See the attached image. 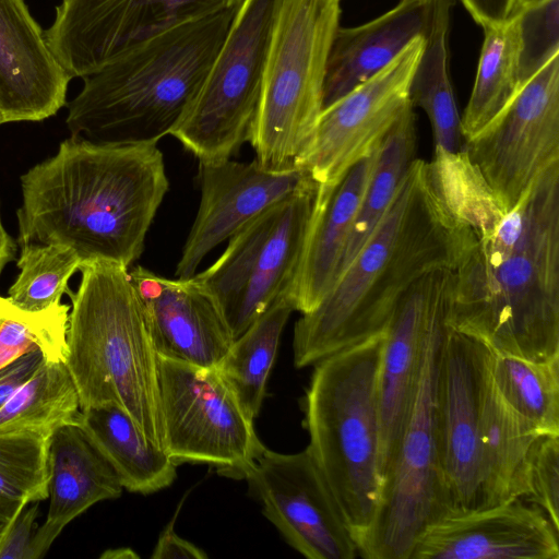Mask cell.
Returning a JSON list of instances; mask_svg holds the SVG:
<instances>
[{
  "mask_svg": "<svg viewBox=\"0 0 559 559\" xmlns=\"http://www.w3.org/2000/svg\"><path fill=\"white\" fill-rule=\"evenodd\" d=\"M69 311L61 301L27 311L0 296V368L36 349L46 360L64 361Z\"/></svg>",
  "mask_w": 559,
  "mask_h": 559,
  "instance_id": "836d02e7",
  "label": "cell"
},
{
  "mask_svg": "<svg viewBox=\"0 0 559 559\" xmlns=\"http://www.w3.org/2000/svg\"><path fill=\"white\" fill-rule=\"evenodd\" d=\"M527 498L559 530V435H539L526 460Z\"/></svg>",
  "mask_w": 559,
  "mask_h": 559,
  "instance_id": "8d00e7d4",
  "label": "cell"
},
{
  "mask_svg": "<svg viewBox=\"0 0 559 559\" xmlns=\"http://www.w3.org/2000/svg\"><path fill=\"white\" fill-rule=\"evenodd\" d=\"M433 0H399L385 13L352 27H337L329 51L323 109L393 61L412 41L426 37Z\"/></svg>",
  "mask_w": 559,
  "mask_h": 559,
  "instance_id": "7402d4cb",
  "label": "cell"
},
{
  "mask_svg": "<svg viewBox=\"0 0 559 559\" xmlns=\"http://www.w3.org/2000/svg\"><path fill=\"white\" fill-rule=\"evenodd\" d=\"M483 29L484 40L475 82L461 117L464 141L497 118L522 87L518 12Z\"/></svg>",
  "mask_w": 559,
  "mask_h": 559,
  "instance_id": "83f0119b",
  "label": "cell"
},
{
  "mask_svg": "<svg viewBox=\"0 0 559 559\" xmlns=\"http://www.w3.org/2000/svg\"><path fill=\"white\" fill-rule=\"evenodd\" d=\"M463 152L503 211L559 162V53L497 118L465 141Z\"/></svg>",
  "mask_w": 559,
  "mask_h": 559,
  "instance_id": "7c38bea8",
  "label": "cell"
},
{
  "mask_svg": "<svg viewBox=\"0 0 559 559\" xmlns=\"http://www.w3.org/2000/svg\"><path fill=\"white\" fill-rule=\"evenodd\" d=\"M424 47L425 37L416 38L381 71L322 110L298 166L320 188L333 189L412 105V80Z\"/></svg>",
  "mask_w": 559,
  "mask_h": 559,
  "instance_id": "5bb4252c",
  "label": "cell"
},
{
  "mask_svg": "<svg viewBox=\"0 0 559 559\" xmlns=\"http://www.w3.org/2000/svg\"><path fill=\"white\" fill-rule=\"evenodd\" d=\"M164 450L178 465L213 466L245 478L265 449L253 419L217 368H201L157 355Z\"/></svg>",
  "mask_w": 559,
  "mask_h": 559,
  "instance_id": "8fae6325",
  "label": "cell"
},
{
  "mask_svg": "<svg viewBox=\"0 0 559 559\" xmlns=\"http://www.w3.org/2000/svg\"><path fill=\"white\" fill-rule=\"evenodd\" d=\"M456 0H433L425 47L411 85L413 107L424 110L431 124L436 150L456 154L463 150L461 116L450 72L449 35Z\"/></svg>",
  "mask_w": 559,
  "mask_h": 559,
  "instance_id": "4316f807",
  "label": "cell"
},
{
  "mask_svg": "<svg viewBox=\"0 0 559 559\" xmlns=\"http://www.w3.org/2000/svg\"><path fill=\"white\" fill-rule=\"evenodd\" d=\"M488 364L514 413L539 435H559V357L532 361L488 348Z\"/></svg>",
  "mask_w": 559,
  "mask_h": 559,
  "instance_id": "1f68e13d",
  "label": "cell"
},
{
  "mask_svg": "<svg viewBox=\"0 0 559 559\" xmlns=\"http://www.w3.org/2000/svg\"><path fill=\"white\" fill-rule=\"evenodd\" d=\"M487 347L445 325L436 372V421L448 514L483 508L479 413Z\"/></svg>",
  "mask_w": 559,
  "mask_h": 559,
  "instance_id": "2e32d148",
  "label": "cell"
},
{
  "mask_svg": "<svg viewBox=\"0 0 559 559\" xmlns=\"http://www.w3.org/2000/svg\"><path fill=\"white\" fill-rule=\"evenodd\" d=\"M443 321L426 348L415 401L386 467L371 526L357 544L367 559H409L425 530L448 514L436 421V372Z\"/></svg>",
  "mask_w": 559,
  "mask_h": 559,
  "instance_id": "30bf717a",
  "label": "cell"
},
{
  "mask_svg": "<svg viewBox=\"0 0 559 559\" xmlns=\"http://www.w3.org/2000/svg\"><path fill=\"white\" fill-rule=\"evenodd\" d=\"M265 518L309 559H353L357 544L309 448L284 454L264 449L245 475Z\"/></svg>",
  "mask_w": 559,
  "mask_h": 559,
  "instance_id": "9a60e30c",
  "label": "cell"
},
{
  "mask_svg": "<svg viewBox=\"0 0 559 559\" xmlns=\"http://www.w3.org/2000/svg\"><path fill=\"white\" fill-rule=\"evenodd\" d=\"M49 441L28 431L0 433V499L25 504L48 499Z\"/></svg>",
  "mask_w": 559,
  "mask_h": 559,
  "instance_id": "e575fe53",
  "label": "cell"
},
{
  "mask_svg": "<svg viewBox=\"0 0 559 559\" xmlns=\"http://www.w3.org/2000/svg\"><path fill=\"white\" fill-rule=\"evenodd\" d=\"M0 124H2L1 116H0Z\"/></svg>",
  "mask_w": 559,
  "mask_h": 559,
  "instance_id": "f6af8a7d",
  "label": "cell"
},
{
  "mask_svg": "<svg viewBox=\"0 0 559 559\" xmlns=\"http://www.w3.org/2000/svg\"><path fill=\"white\" fill-rule=\"evenodd\" d=\"M199 210L176 267L190 278L215 247L282 200L317 182L302 168L269 170L254 159L199 162Z\"/></svg>",
  "mask_w": 559,
  "mask_h": 559,
  "instance_id": "ac0fdd59",
  "label": "cell"
},
{
  "mask_svg": "<svg viewBox=\"0 0 559 559\" xmlns=\"http://www.w3.org/2000/svg\"><path fill=\"white\" fill-rule=\"evenodd\" d=\"M537 436L496 388L487 347L479 413L483 508L525 497L526 460Z\"/></svg>",
  "mask_w": 559,
  "mask_h": 559,
  "instance_id": "d4e9b609",
  "label": "cell"
},
{
  "mask_svg": "<svg viewBox=\"0 0 559 559\" xmlns=\"http://www.w3.org/2000/svg\"><path fill=\"white\" fill-rule=\"evenodd\" d=\"M71 299L64 364L81 408L114 403L164 449L157 353L129 269L94 261L80 265Z\"/></svg>",
  "mask_w": 559,
  "mask_h": 559,
  "instance_id": "5b68a950",
  "label": "cell"
},
{
  "mask_svg": "<svg viewBox=\"0 0 559 559\" xmlns=\"http://www.w3.org/2000/svg\"><path fill=\"white\" fill-rule=\"evenodd\" d=\"M76 425L115 469L123 489L148 495L174 483L177 464L120 406L106 403L81 408Z\"/></svg>",
  "mask_w": 559,
  "mask_h": 559,
  "instance_id": "484cf974",
  "label": "cell"
},
{
  "mask_svg": "<svg viewBox=\"0 0 559 559\" xmlns=\"http://www.w3.org/2000/svg\"><path fill=\"white\" fill-rule=\"evenodd\" d=\"M409 559H559V530L539 508L513 499L440 518Z\"/></svg>",
  "mask_w": 559,
  "mask_h": 559,
  "instance_id": "d6986e66",
  "label": "cell"
},
{
  "mask_svg": "<svg viewBox=\"0 0 559 559\" xmlns=\"http://www.w3.org/2000/svg\"><path fill=\"white\" fill-rule=\"evenodd\" d=\"M70 81L24 0H0L2 124L55 116L67 103Z\"/></svg>",
  "mask_w": 559,
  "mask_h": 559,
  "instance_id": "44dd1931",
  "label": "cell"
},
{
  "mask_svg": "<svg viewBox=\"0 0 559 559\" xmlns=\"http://www.w3.org/2000/svg\"><path fill=\"white\" fill-rule=\"evenodd\" d=\"M451 271L445 325L491 350L559 357V162L518 203L493 201Z\"/></svg>",
  "mask_w": 559,
  "mask_h": 559,
  "instance_id": "7a4b0ae2",
  "label": "cell"
},
{
  "mask_svg": "<svg viewBox=\"0 0 559 559\" xmlns=\"http://www.w3.org/2000/svg\"><path fill=\"white\" fill-rule=\"evenodd\" d=\"M318 189L312 185L251 219L228 239L212 265L193 276L216 302L234 338L275 301L292 295Z\"/></svg>",
  "mask_w": 559,
  "mask_h": 559,
  "instance_id": "ba28073f",
  "label": "cell"
},
{
  "mask_svg": "<svg viewBox=\"0 0 559 559\" xmlns=\"http://www.w3.org/2000/svg\"><path fill=\"white\" fill-rule=\"evenodd\" d=\"M416 119L414 107L411 105L393 124L378 148L373 170L341 258L334 283L346 271L389 212L408 168L416 158Z\"/></svg>",
  "mask_w": 559,
  "mask_h": 559,
  "instance_id": "f1b7e54d",
  "label": "cell"
},
{
  "mask_svg": "<svg viewBox=\"0 0 559 559\" xmlns=\"http://www.w3.org/2000/svg\"><path fill=\"white\" fill-rule=\"evenodd\" d=\"M14 241L4 229L0 217V275L4 266L14 258Z\"/></svg>",
  "mask_w": 559,
  "mask_h": 559,
  "instance_id": "7bdbcfd3",
  "label": "cell"
},
{
  "mask_svg": "<svg viewBox=\"0 0 559 559\" xmlns=\"http://www.w3.org/2000/svg\"><path fill=\"white\" fill-rule=\"evenodd\" d=\"M80 396L64 361L45 360L0 407V433L28 431L51 435L76 425Z\"/></svg>",
  "mask_w": 559,
  "mask_h": 559,
  "instance_id": "f546056e",
  "label": "cell"
},
{
  "mask_svg": "<svg viewBox=\"0 0 559 559\" xmlns=\"http://www.w3.org/2000/svg\"><path fill=\"white\" fill-rule=\"evenodd\" d=\"M451 271L437 270L414 283L385 330L378 377L381 481L407 424L427 345L445 318Z\"/></svg>",
  "mask_w": 559,
  "mask_h": 559,
  "instance_id": "e0dca14e",
  "label": "cell"
},
{
  "mask_svg": "<svg viewBox=\"0 0 559 559\" xmlns=\"http://www.w3.org/2000/svg\"><path fill=\"white\" fill-rule=\"evenodd\" d=\"M20 248V273L8 290L9 300L27 311H41L60 302L70 277L82 263L78 254L50 243L28 242Z\"/></svg>",
  "mask_w": 559,
  "mask_h": 559,
  "instance_id": "d6a6232c",
  "label": "cell"
},
{
  "mask_svg": "<svg viewBox=\"0 0 559 559\" xmlns=\"http://www.w3.org/2000/svg\"><path fill=\"white\" fill-rule=\"evenodd\" d=\"M379 146L356 163L333 189H318L316 211L290 295L295 310L301 313L313 310L335 281Z\"/></svg>",
  "mask_w": 559,
  "mask_h": 559,
  "instance_id": "cb8c5ba5",
  "label": "cell"
},
{
  "mask_svg": "<svg viewBox=\"0 0 559 559\" xmlns=\"http://www.w3.org/2000/svg\"><path fill=\"white\" fill-rule=\"evenodd\" d=\"M241 1L61 0L44 34L71 80L83 79L140 40Z\"/></svg>",
  "mask_w": 559,
  "mask_h": 559,
  "instance_id": "4fadbf2b",
  "label": "cell"
},
{
  "mask_svg": "<svg viewBox=\"0 0 559 559\" xmlns=\"http://www.w3.org/2000/svg\"><path fill=\"white\" fill-rule=\"evenodd\" d=\"M295 310L289 295L275 301L234 340L217 370L254 420L259 415L284 326Z\"/></svg>",
  "mask_w": 559,
  "mask_h": 559,
  "instance_id": "4dcf8cb0",
  "label": "cell"
},
{
  "mask_svg": "<svg viewBox=\"0 0 559 559\" xmlns=\"http://www.w3.org/2000/svg\"><path fill=\"white\" fill-rule=\"evenodd\" d=\"M37 515L38 502H35L12 521L0 542V559H34L32 542Z\"/></svg>",
  "mask_w": 559,
  "mask_h": 559,
  "instance_id": "74e56055",
  "label": "cell"
},
{
  "mask_svg": "<svg viewBox=\"0 0 559 559\" xmlns=\"http://www.w3.org/2000/svg\"><path fill=\"white\" fill-rule=\"evenodd\" d=\"M542 0H515V12L524 7L537 3Z\"/></svg>",
  "mask_w": 559,
  "mask_h": 559,
  "instance_id": "ee69618b",
  "label": "cell"
},
{
  "mask_svg": "<svg viewBox=\"0 0 559 559\" xmlns=\"http://www.w3.org/2000/svg\"><path fill=\"white\" fill-rule=\"evenodd\" d=\"M481 27L500 23L515 13V0H460Z\"/></svg>",
  "mask_w": 559,
  "mask_h": 559,
  "instance_id": "60d3db41",
  "label": "cell"
},
{
  "mask_svg": "<svg viewBox=\"0 0 559 559\" xmlns=\"http://www.w3.org/2000/svg\"><path fill=\"white\" fill-rule=\"evenodd\" d=\"M129 274L143 304L157 355L217 368L235 338L216 302L197 280H171L140 265Z\"/></svg>",
  "mask_w": 559,
  "mask_h": 559,
  "instance_id": "ffe728a7",
  "label": "cell"
},
{
  "mask_svg": "<svg viewBox=\"0 0 559 559\" xmlns=\"http://www.w3.org/2000/svg\"><path fill=\"white\" fill-rule=\"evenodd\" d=\"M27 504L0 499V542L8 527Z\"/></svg>",
  "mask_w": 559,
  "mask_h": 559,
  "instance_id": "b9f144b4",
  "label": "cell"
},
{
  "mask_svg": "<svg viewBox=\"0 0 559 559\" xmlns=\"http://www.w3.org/2000/svg\"><path fill=\"white\" fill-rule=\"evenodd\" d=\"M49 506L36 528L32 548L41 558L63 528L95 503L116 499L123 487L107 460L78 425H67L50 437L48 450Z\"/></svg>",
  "mask_w": 559,
  "mask_h": 559,
  "instance_id": "603a6c76",
  "label": "cell"
},
{
  "mask_svg": "<svg viewBox=\"0 0 559 559\" xmlns=\"http://www.w3.org/2000/svg\"><path fill=\"white\" fill-rule=\"evenodd\" d=\"M518 12L520 82L523 86L559 53V0H542Z\"/></svg>",
  "mask_w": 559,
  "mask_h": 559,
  "instance_id": "d590c367",
  "label": "cell"
},
{
  "mask_svg": "<svg viewBox=\"0 0 559 559\" xmlns=\"http://www.w3.org/2000/svg\"><path fill=\"white\" fill-rule=\"evenodd\" d=\"M175 514L171 522L160 533L152 554L154 559L193 558L204 559L207 555L192 543L180 537L174 530Z\"/></svg>",
  "mask_w": 559,
  "mask_h": 559,
  "instance_id": "ab89813d",
  "label": "cell"
},
{
  "mask_svg": "<svg viewBox=\"0 0 559 559\" xmlns=\"http://www.w3.org/2000/svg\"><path fill=\"white\" fill-rule=\"evenodd\" d=\"M21 188L19 246H63L82 263L129 269L144 250L169 181L156 143H96L70 135L53 156L21 176Z\"/></svg>",
  "mask_w": 559,
  "mask_h": 559,
  "instance_id": "3957f363",
  "label": "cell"
},
{
  "mask_svg": "<svg viewBox=\"0 0 559 559\" xmlns=\"http://www.w3.org/2000/svg\"><path fill=\"white\" fill-rule=\"evenodd\" d=\"M284 0H242L197 96L171 132L199 162L249 141L270 41Z\"/></svg>",
  "mask_w": 559,
  "mask_h": 559,
  "instance_id": "9c48e42d",
  "label": "cell"
},
{
  "mask_svg": "<svg viewBox=\"0 0 559 559\" xmlns=\"http://www.w3.org/2000/svg\"><path fill=\"white\" fill-rule=\"evenodd\" d=\"M237 8L140 40L83 78L68 104L72 136L96 143H158L197 96Z\"/></svg>",
  "mask_w": 559,
  "mask_h": 559,
  "instance_id": "277c9868",
  "label": "cell"
},
{
  "mask_svg": "<svg viewBox=\"0 0 559 559\" xmlns=\"http://www.w3.org/2000/svg\"><path fill=\"white\" fill-rule=\"evenodd\" d=\"M41 350L29 352L0 368V407L45 361Z\"/></svg>",
  "mask_w": 559,
  "mask_h": 559,
  "instance_id": "f35d334b",
  "label": "cell"
},
{
  "mask_svg": "<svg viewBox=\"0 0 559 559\" xmlns=\"http://www.w3.org/2000/svg\"><path fill=\"white\" fill-rule=\"evenodd\" d=\"M384 334L316 362L302 400L309 450L358 544L380 498L378 377Z\"/></svg>",
  "mask_w": 559,
  "mask_h": 559,
  "instance_id": "8992f818",
  "label": "cell"
},
{
  "mask_svg": "<svg viewBox=\"0 0 559 559\" xmlns=\"http://www.w3.org/2000/svg\"><path fill=\"white\" fill-rule=\"evenodd\" d=\"M478 177L465 155L415 158L382 222L320 304L294 329L297 368L385 332L424 275L453 270L473 240Z\"/></svg>",
  "mask_w": 559,
  "mask_h": 559,
  "instance_id": "6da1fadb",
  "label": "cell"
},
{
  "mask_svg": "<svg viewBox=\"0 0 559 559\" xmlns=\"http://www.w3.org/2000/svg\"><path fill=\"white\" fill-rule=\"evenodd\" d=\"M341 0H284L274 24L249 142L269 170L298 168L323 110Z\"/></svg>",
  "mask_w": 559,
  "mask_h": 559,
  "instance_id": "52a82bcc",
  "label": "cell"
}]
</instances>
